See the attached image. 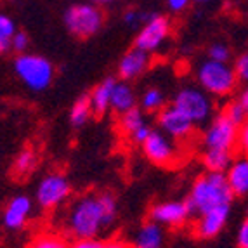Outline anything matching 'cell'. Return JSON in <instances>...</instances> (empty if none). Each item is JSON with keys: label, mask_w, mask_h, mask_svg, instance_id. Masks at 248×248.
<instances>
[{"label": "cell", "mask_w": 248, "mask_h": 248, "mask_svg": "<svg viewBox=\"0 0 248 248\" xmlns=\"http://www.w3.org/2000/svg\"><path fill=\"white\" fill-rule=\"evenodd\" d=\"M144 124H148V122H146L144 111H142L139 106H136V108H132V109L125 111L124 115H120L118 128H120L125 136H130V134L136 132L137 128L142 127Z\"/></svg>", "instance_id": "23"}, {"label": "cell", "mask_w": 248, "mask_h": 248, "mask_svg": "<svg viewBox=\"0 0 248 248\" xmlns=\"http://www.w3.org/2000/svg\"><path fill=\"white\" fill-rule=\"evenodd\" d=\"M238 101L241 103V106L245 108V111H247V115H248V85L240 92V95H238Z\"/></svg>", "instance_id": "38"}, {"label": "cell", "mask_w": 248, "mask_h": 248, "mask_svg": "<svg viewBox=\"0 0 248 248\" xmlns=\"http://www.w3.org/2000/svg\"><path fill=\"white\" fill-rule=\"evenodd\" d=\"M30 46V37L25 33V31H16L13 37V40H11V49L16 50L17 54H23L26 52V49H28Z\"/></svg>", "instance_id": "30"}, {"label": "cell", "mask_w": 248, "mask_h": 248, "mask_svg": "<svg viewBox=\"0 0 248 248\" xmlns=\"http://www.w3.org/2000/svg\"><path fill=\"white\" fill-rule=\"evenodd\" d=\"M115 83H116V78L108 77V78H104L103 82H99L92 89L89 97H91L94 115L103 116L104 113L109 109V101H111V92H113V87H115Z\"/></svg>", "instance_id": "19"}, {"label": "cell", "mask_w": 248, "mask_h": 248, "mask_svg": "<svg viewBox=\"0 0 248 248\" xmlns=\"http://www.w3.org/2000/svg\"><path fill=\"white\" fill-rule=\"evenodd\" d=\"M14 71L19 80L25 83L30 91L40 92L46 91L54 80V66L52 62L44 56L38 54L23 52L14 59Z\"/></svg>", "instance_id": "4"}, {"label": "cell", "mask_w": 248, "mask_h": 248, "mask_svg": "<svg viewBox=\"0 0 248 248\" xmlns=\"http://www.w3.org/2000/svg\"><path fill=\"white\" fill-rule=\"evenodd\" d=\"M28 248H70V245L62 236L54 234V232H44V234H38Z\"/></svg>", "instance_id": "26"}, {"label": "cell", "mask_w": 248, "mask_h": 248, "mask_svg": "<svg viewBox=\"0 0 248 248\" xmlns=\"http://www.w3.org/2000/svg\"><path fill=\"white\" fill-rule=\"evenodd\" d=\"M234 158V151H226V149H203L202 151V163L208 172L226 174V170L231 167Z\"/></svg>", "instance_id": "20"}, {"label": "cell", "mask_w": 248, "mask_h": 248, "mask_svg": "<svg viewBox=\"0 0 248 248\" xmlns=\"http://www.w3.org/2000/svg\"><path fill=\"white\" fill-rule=\"evenodd\" d=\"M222 111L226 113V115H228L236 125H241L248 118L247 111H245V108L241 106V103L238 99H234V101H231V103L226 104Z\"/></svg>", "instance_id": "27"}, {"label": "cell", "mask_w": 248, "mask_h": 248, "mask_svg": "<svg viewBox=\"0 0 248 248\" xmlns=\"http://www.w3.org/2000/svg\"><path fill=\"white\" fill-rule=\"evenodd\" d=\"M195 2H208V0H195Z\"/></svg>", "instance_id": "40"}, {"label": "cell", "mask_w": 248, "mask_h": 248, "mask_svg": "<svg viewBox=\"0 0 248 248\" xmlns=\"http://www.w3.org/2000/svg\"><path fill=\"white\" fill-rule=\"evenodd\" d=\"M101 248H134V247L124 240H108V241H103Z\"/></svg>", "instance_id": "36"}, {"label": "cell", "mask_w": 248, "mask_h": 248, "mask_svg": "<svg viewBox=\"0 0 248 248\" xmlns=\"http://www.w3.org/2000/svg\"><path fill=\"white\" fill-rule=\"evenodd\" d=\"M33 212V202L26 195H16L9 200L2 214V222L7 229H21L28 224L30 217Z\"/></svg>", "instance_id": "14"}, {"label": "cell", "mask_w": 248, "mask_h": 248, "mask_svg": "<svg viewBox=\"0 0 248 248\" xmlns=\"http://www.w3.org/2000/svg\"><path fill=\"white\" fill-rule=\"evenodd\" d=\"M226 179L236 198L248 196V158L243 155L236 156L231 167L226 170Z\"/></svg>", "instance_id": "16"}, {"label": "cell", "mask_w": 248, "mask_h": 248, "mask_svg": "<svg viewBox=\"0 0 248 248\" xmlns=\"http://www.w3.org/2000/svg\"><path fill=\"white\" fill-rule=\"evenodd\" d=\"M151 130H153V127H151V125H149V124H144V125H142V127L137 128L136 132L130 134V136H128V139L132 141V144L141 146L142 142H144L146 139H148V136H149V134H151Z\"/></svg>", "instance_id": "32"}, {"label": "cell", "mask_w": 248, "mask_h": 248, "mask_svg": "<svg viewBox=\"0 0 248 248\" xmlns=\"http://www.w3.org/2000/svg\"><path fill=\"white\" fill-rule=\"evenodd\" d=\"M92 115H94V109H92L91 97H89V94H83V95H80L78 99L73 103V106H71L70 122H71V125L77 128L83 127V125L91 120Z\"/></svg>", "instance_id": "22"}, {"label": "cell", "mask_w": 248, "mask_h": 248, "mask_svg": "<svg viewBox=\"0 0 248 248\" xmlns=\"http://www.w3.org/2000/svg\"><path fill=\"white\" fill-rule=\"evenodd\" d=\"M37 163H38V158L37 153H35L31 148H23L17 153V156L14 158V163H13V175L17 179H23L26 175H30L37 169Z\"/></svg>", "instance_id": "21"}, {"label": "cell", "mask_w": 248, "mask_h": 248, "mask_svg": "<svg viewBox=\"0 0 248 248\" xmlns=\"http://www.w3.org/2000/svg\"><path fill=\"white\" fill-rule=\"evenodd\" d=\"M208 59H214V61H220V62H228L231 59V50L228 46L224 44H214L208 49Z\"/></svg>", "instance_id": "28"}, {"label": "cell", "mask_w": 248, "mask_h": 248, "mask_svg": "<svg viewBox=\"0 0 248 248\" xmlns=\"http://www.w3.org/2000/svg\"><path fill=\"white\" fill-rule=\"evenodd\" d=\"M101 245L103 241H99L97 238H77L70 245V248H101Z\"/></svg>", "instance_id": "35"}, {"label": "cell", "mask_w": 248, "mask_h": 248, "mask_svg": "<svg viewBox=\"0 0 248 248\" xmlns=\"http://www.w3.org/2000/svg\"><path fill=\"white\" fill-rule=\"evenodd\" d=\"M141 109L144 113H158L161 108H165V94L158 87H149L142 92L141 99Z\"/></svg>", "instance_id": "24"}, {"label": "cell", "mask_w": 248, "mask_h": 248, "mask_svg": "<svg viewBox=\"0 0 248 248\" xmlns=\"http://www.w3.org/2000/svg\"><path fill=\"white\" fill-rule=\"evenodd\" d=\"M148 66L149 54L134 47V49L127 50L118 62V77H120V80L130 82V80H136L137 77H141L148 70Z\"/></svg>", "instance_id": "15"}, {"label": "cell", "mask_w": 248, "mask_h": 248, "mask_svg": "<svg viewBox=\"0 0 248 248\" xmlns=\"http://www.w3.org/2000/svg\"><path fill=\"white\" fill-rule=\"evenodd\" d=\"M118 205L111 193L85 195L70 207L64 228L75 238H99L116 220Z\"/></svg>", "instance_id": "1"}, {"label": "cell", "mask_w": 248, "mask_h": 248, "mask_svg": "<svg viewBox=\"0 0 248 248\" xmlns=\"http://www.w3.org/2000/svg\"><path fill=\"white\" fill-rule=\"evenodd\" d=\"M170 35V19L165 16L153 14L144 23L142 30L137 33L134 47L144 50V52H155L161 47V44L169 38Z\"/></svg>", "instance_id": "12"}, {"label": "cell", "mask_w": 248, "mask_h": 248, "mask_svg": "<svg viewBox=\"0 0 248 248\" xmlns=\"http://www.w3.org/2000/svg\"><path fill=\"white\" fill-rule=\"evenodd\" d=\"M236 151H240V155L248 158V118L240 125V134H238V148Z\"/></svg>", "instance_id": "31"}, {"label": "cell", "mask_w": 248, "mask_h": 248, "mask_svg": "<svg viewBox=\"0 0 248 248\" xmlns=\"http://www.w3.org/2000/svg\"><path fill=\"white\" fill-rule=\"evenodd\" d=\"M64 25L73 37L91 38L103 28L104 13L92 4L71 5L64 13Z\"/></svg>", "instance_id": "6"}, {"label": "cell", "mask_w": 248, "mask_h": 248, "mask_svg": "<svg viewBox=\"0 0 248 248\" xmlns=\"http://www.w3.org/2000/svg\"><path fill=\"white\" fill-rule=\"evenodd\" d=\"M236 247L238 248H248V219L241 222L240 229L236 232Z\"/></svg>", "instance_id": "34"}, {"label": "cell", "mask_w": 248, "mask_h": 248, "mask_svg": "<svg viewBox=\"0 0 248 248\" xmlns=\"http://www.w3.org/2000/svg\"><path fill=\"white\" fill-rule=\"evenodd\" d=\"M151 16H153V14H151ZM151 16H149V14L137 13V11H127V13L124 14V23H125V25H128V26H137L142 19L148 21Z\"/></svg>", "instance_id": "33"}, {"label": "cell", "mask_w": 248, "mask_h": 248, "mask_svg": "<svg viewBox=\"0 0 248 248\" xmlns=\"http://www.w3.org/2000/svg\"><path fill=\"white\" fill-rule=\"evenodd\" d=\"M146 160L158 167H172L179 161V146L177 141L169 137L160 128H153L144 142L141 144Z\"/></svg>", "instance_id": "9"}, {"label": "cell", "mask_w": 248, "mask_h": 248, "mask_svg": "<svg viewBox=\"0 0 248 248\" xmlns=\"http://www.w3.org/2000/svg\"><path fill=\"white\" fill-rule=\"evenodd\" d=\"M71 196V182L62 172H50L40 179L35 200L44 210H54L66 203Z\"/></svg>", "instance_id": "8"}, {"label": "cell", "mask_w": 248, "mask_h": 248, "mask_svg": "<svg viewBox=\"0 0 248 248\" xmlns=\"http://www.w3.org/2000/svg\"><path fill=\"white\" fill-rule=\"evenodd\" d=\"M165 245V228L155 220H146L134 234V248H163Z\"/></svg>", "instance_id": "17"}, {"label": "cell", "mask_w": 248, "mask_h": 248, "mask_svg": "<svg viewBox=\"0 0 248 248\" xmlns=\"http://www.w3.org/2000/svg\"><path fill=\"white\" fill-rule=\"evenodd\" d=\"M234 71L238 75V80L248 85V52L241 54L234 62Z\"/></svg>", "instance_id": "29"}, {"label": "cell", "mask_w": 248, "mask_h": 248, "mask_svg": "<svg viewBox=\"0 0 248 248\" xmlns=\"http://www.w3.org/2000/svg\"><path fill=\"white\" fill-rule=\"evenodd\" d=\"M172 104L196 125H205L214 118V99L202 87H182L174 95Z\"/></svg>", "instance_id": "5"}, {"label": "cell", "mask_w": 248, "mask_h": 248, "mask_svg": "<svg viewBox=\"0 0 248 248\" xmlns=\"http://www.w3.org/2000/svg\"><path fill=\"white\" fill-rule=\"evenodd\" d=\"M167 4H169L170 11H174V13H181V11H184V9L187 7L189 0H167Z\"/></svg>", "instance_id": "37"}, {"label": "cell", "mask_w": 248, "mask_h": 248, "mask_svg": "<svg viewBox=\"0 0 248 248\" xmlns=\"http://www.w3.org/2000/svg\"><path fill=\"white\" fill-rule=\"evenodd\" d=\"M16 33V25L11 17L0 14V54H5L11 49V40Z\"/></svg>", "instance_id": "25"}, {"label": "cell", "mask_w": 248, "mask_h": 248, "mask_svg": "<svg viewBox=\"0 0 248 248\" xmlns=\"http://www.w3.org/2000/svg\"><path fill=\"white\" fill-rule=\"evenodd\" d=\"M238 134L240 125L229 118L224 111L214 116L207 124L202 134V148L203 149H226L236 151L238 148Z\"/></svg>", "instance_id": "7"}, {"label": "cell", "mask_w": 248, "mask_h": 248, "mask_svg": "<svg viewBox=\"0 0 248 248\" xmlns=\"http://www.w3.org/2000/svg\"><path fill=\"white\" fill-rule=\"evenodd\" d=\"M156 124L161 132H165L177 142H186L195 136L196 124L187 118L182 111H179L174 104L161 108L156 113Z\"/></svg>", "instance_id": "10"}, {"label": "cell", "mask_w": 248, "mask_h": 248, "mask_svg": "<svg viewBox=\"0 0 248 248\" xmlns=\"http://www.w3.org/2000/svg\"><path fill=\"white\" fill-rule=\"evenodd\" d=\"M91 2H95V4H108V2H113V0H91Z\"/></svg>", "instance_id": "39"}, {"label": "cell", "mask_w": 248, "mask_h": 248, "mask_svg": "<svg viewBox=\"0 0 248 248\" xmlns=\"http://www.w3.org/2000/svg\"><path fill=\"white\" fill-rule=\"evenodd\" d=\"M229 215H231V205H220L196 215V220L193 224V234L198 240H214L226 228Z\"/></svg>", "instance_id": "13"}, {"label": "cell", "mask_w": 248, "mask_h": 248, "mask_svg": "<svg viewBox=\"0 0 248 248\" xmlns=\"http://www.w3.org/2000/svg\"><path fill=\"white\" fill-rule=\"evenodd\" d=\"M196 80L200 87L214 97H228L240 83L234 66H231L229 62L214 61V59H207L200 64L196 70Z\"/></svg>", "instance_id": "3"}, {"label": "cell", "mask_w": 248, "mask_h": 248, "mask_svg": "<svg viewBox=\"0 0 248 248\" xmlns=\"http://www.w3.org/2000/svg\"><path fill=\"white\" fill-rule=\"evenodd\" d=\"M137 106V95L132 85H128L125 80H116L115 87L111 92V101H109V109L116 113V115H124L125 111L132 109Z\"/></svg>", "instance_id": "18"}, {"label": "cell", "mask_w": 248, "mask_h": 248, "mask_svg": "<svg viewBox=\"0 0 248 248\" xmlns=\"http://www.w3.org/2000/svg\"><path fill=\"white\" fill-rule=\"evenodd\" d=\"M232 198L234 195L228 184L226 174L207 170L205 174L195 179L186 202L191 208V214L200 215L220 205H231Z\"/></svg>", "instance_id": "2"}, {"label": "cell", "mask_w": 248, "mask_h": 248, "mask_svg": "<svg viewBox=\"0 0 248 248\" xmlns=\"http://www.w3.org/2000/svg\"><path fill=\"white\" fill-rule=\"evenodd\" d=\"M191 208L187 202L169 200V202L155 203L149 208V219L161 224L163 228H182L191 219Z\"/></svg>", "instance_id": "11"}]
</instances>
